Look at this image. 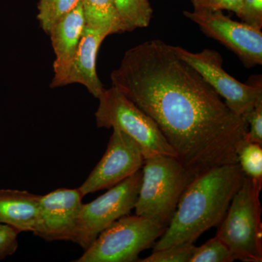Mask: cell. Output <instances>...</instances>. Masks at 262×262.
Masks as SVG:
<instances>
[{
  "instance_id": "cell-16",
  "label": "cell",
  "mask_w": 262,
  "mask_h": 262,
  "mask_svg": "<svg viewBox=\"0 0 262 262\" xmlns=\"http://www.w3.org/2000/svg\"><path fill=\"white\" fill-rule=\"evenodd\" d=\"M126 32L149 25L153 10L149 0H113Z\"/></svg>"
},
{
  "instance_id": "cell-7",
  "label": "cell",
  "mask_w": 262,
  "mask_h": 262,
  "mask_svg": "<svg viewBox=\"0 0 262 262\" xmlns=\"http://www.w3.org/2000/svg\"><path fill=\"white\" fill-rule=\"evenodd\" d=\"M141 180V169L94 201L82 204L74 243L84 251L114 222L130 214L137 201Z\"/></svg>"
},
{
  "instance_id": "cell-20",
  "label": "cell",
  "mask_w": 262,
  "mask_h": 262,
  "mask_svg": "<svg viewBox=\"0 0 262 262\" xmlns=\"http://www.w3.org/2000/svg\"><path fill=\"white\" fill-rule=\"evenodd\" d=\"M196 246L194 244H182L153 251L141 262H189Z\"/></svg>"
},
{
  "instance_id": "cell-19",
  "label": "cell",
  "mask_w": 262,
  "mask_h": 262,
  "mask_svg": "<svg viewBox=\"0 0 262 262\" xmlns=\"http://www.w3.org/2000/svg\"><path fill=\"white\" fill-rule=\"evenodd\" d=\"M232 253L218 237L207 241L200 247H195L189 262H232Z\"/></svg>"
},
{
  "instance_id": "cell-8",
  "label": "cell",
  "mask_w": 262,
  "mask_h": 262,
  "mask_svg": "<svg viewBox=\"0 0 262 262\" xmlns=\"http://www.w3.org/2000/svg\"><path fill=\"white\" fill-rule=\"evenodd\" d=\"M176 53L198 71L213 88L233 113L244 116L262 103V86L244 84L229 75L223 69V59L218 52L211 49L192 53L179 46H172Z\"/></svg>"
},
{
  "instance_id": "cell-24",
  "label": "cell",
  "mask_w": 262,
  "mask_h": 262,
  "mask_svg": "<svg viewBox=\"0 0 262 262\" xmlns=\"http://www.w3.org/2000/svg\"><path fill=\"white\" fill-rule=\"evenodd\" d=\"M194 10H207L212 11L226 10L239 13L243 0H191Z\"/></svg>"
},
{
  "instance_id": "cell-5",
  "label": "cell",
  "mask_w": 262,
  "mask_h": 262,
  "mask_svg": "<svg viewBox=\"0 0 262 262\" xmlns=\"http://www.w3.org/2000/svg\"><path fill=\"white\" fill-rule=\"evenodd\" d=\"M98 99L95 113L98 127L125 133L139 145L144 159L155 155L177 158L156 122L117 88L104 89Z\"/></svg>"
},
{
  "instance_id": "cell-3",
  "label": "cell",
  "mask_w": 262,
  "mask_h": 262,
  "mask_svg": "<svg viewBox=\"0 0 262 262\" xmlns=\"http://www.w3.org/2000/svg\"><path fill=\"white\" fill-rule=\"evenodd\" d=\"M136 215L167 228L179 201L196 177L175 157L155 155L144 159Z\"/></svg>"
},
{
  "instance_id": "cell-13",
  "label": "cell",
  "mask_w": 262,
  "mask_h": 262,
  "mask_svg": "<svg viewBox=\"0 0 262 262\" xmlns=\"http://www.w3.org/2000/svg\"><path fill=\"white\" fill-rule=\"evenodd\" d=\"M106 36L84 27L78 49L76 53L63 86L80 84L87 89L95 98L99 97L104 88L98 78L96 59L98 49Z\"/></svg>"
},
{
  "instance_id": "cell-2",
  "label": "cell",
  "mask_w": 262,
  "mask_h": 262,
  "mask_svg": "<svg viewBox=\"0 0 262 262\" xmlns=\"http://www.w3.org/2000/svg\"><path fill=\"white\" fill-rule=\"evenodd\" d=\"M239 163L226 164L196 176L184 192L170 225L154 251L194 244L206 231L218 227L245 178Z\"/></svg>"
},
{
  "instance_id": "cell-21",
  "label": "cell",
  "mask_w": 262,
  "mask_h": 262,
  "mask_svg": "<svg viewBox=\"0 0 262 262\" xmlns=\"http://www.w3.org/2000/svg\"><path fill=\"white\" fill-rule=\"evenodd\" d=\"M243 117L248 126L246 143H256L262 145V103Z\"/></svg>"
},
{
  "instance_id": "cell-23",
  "label": "cell",
  "mask_w": 262,
  "mask_h": 262,
  "mask_svg": "<svg viewBox=\"0 0 262 262\" xmlns=\"http://www.w3.org/2000/svg\"><path fill=\"white\" fill-rule=\"evenodd\" d=\"M18 234L9 226L0 224V261L14 254L17 251Z\"/></svg>"
},
{
  "instance_id": "cell-11",
  "label": "cell",
  "mask_w": 262,
  "mask_h": 262,
  "mask_svg": "<svg viewBox=\"0 0 262 262\" xmlns=\"http://www.w3.org/2000/svg\"><path fill=\"white\" fill-rule=\"evenodd\" d=\"M82 198L78 188H61L41 195L37 223L33 233L47 242L74 243Z\"/></svg>"
},
{
  "instance_id": "cell-9",
  "label": "cell",
  "mask_w": 262,
  "mask_h": 262,
  "mask_svg": "<svg viewBox=\"0 0 262 262\" xmlns=\"http://www.w3.org/2000/svg\"><path fill=\"white\" fill-rule=\"evenodd\" d=\"M183 13L207 36L233 51L247 67L262 64L261 29L232 20L221 10H185Z\"/></svg>"
},
{
  "instance_id": "cell-10",
  "label": "cell",
  "mask_w": 262,
  "mask_h": 262,
  "mask_svg": "<svg viewBox=\"0 0 262 262\" xmlns=\"http://www.w3.org/2000/svg\"><path fill=\"white\" fill-rule=\"evenodd\" d=\"M144 158L139 145L125 133L114 128L106 151L83 184L82 196L110 189L142 168Z\"/></svg>"
},
{
  "instance_id": "cell-22",
  "label": "cell",
  "mask_w": 262,
  "mask_h": 262,
  "mask_svg": "<svg viewBox=\"0 0 262 262\" xmlns=\"http://www.w3.org/2000/svg\"><path fill=\"white\" fill-rule=\"evenodd\" d=\"M243 22L261 29L262 27V0H243L237 14Z\"/></svg>"
},
{
  "instance_id": "cell-12",
  "label": "cell",
  "mask_w": 262,
  "mask_h": 262,
  "mask_svg": "<svg viewBox=\"0 0 262 262\" xmlns=\"http://www.w3.org/2000/svg\"><path fill=\"white\" fill-rule=\"evenodd\" d=\"M84 27L85 22L81 2L75 9L57 23L49 33L56 55L53 62L54 77L51 82V88L63 86L71 63L78 49Z\"/></svg>"
},
{
  "instance_id": "cell-1",
  "label": "cell",
  "mask_w": 262,
  "mask_h": 262,
  "mask_svg": "<svg viewBox=\"0 0 262 262\" xmlns=\"http://www.w3.org/2000/svg\"><path fill=\"white\" fill-rule=\"evenodd\" d=\"M111 80L156 122L177 159L192 173L237 163L247 122L172 46L151 39L130 48Z\"/></svg>"
},
{
  "instance_id": "cell-14",
  "label": "cell",
  "mask_w": 262,
  "mask_h": 262,
  "mask_svg": "<svg viewBox=\"0 0 262 262\" xmlns=\"http://www.w3.org/2000/svg\"><path fill=\"white\" fill-rule=\"evenodd\" d=\"M41 195L18 189H0V224L20 232H34Z\"/></svg>"
},
{
  "instance_id": "cell-4",
  "label": "cell",
  "mask_w": 262,
  "mask_h": 262,
  "mask_svg": "<svg viewBox=\"0 0 262 262\" xmlns=\"http://www.w3.org/2000/svg\"><path fill=\"white\" fill-rule=\"evenodd\" d=\"M262 182L245 176L228 211L219 225L216 237L229 248L234 260L262 261Z\"/></svg>"
},
{
  "instance_id": "cell-18",
  "label": "cell",
  "mask_w": 262,
  "mask_h": 262,
  "mask_svg": "<svg viewBox=\"0 0 262 262\" xmlns=\"http://www.w3.org/2000/svg\"><path fill=\"white\" fill-rule=\"evenodd\" d=\"M237 163L246 177L262 182V145L244 144L237 154Z\"/></svg>"
},
{
  "instance_id": "cell-15",
  "label": "cell",
  "mask_w": 262,
  "mask_h": 262,
  "mask_svg": "<svg viewBox=\"0 0 262 262\" xmlns=\"http://www.w3.org/2000/svg\"><path fill=\"white\" fill-rule=\"evenodd\" d=\"M85 28L108 36L126 32L113 0H81Z\"/></svg>"
},
{
  "instance_id": "cell-17",
  "label": "cell",
  "mask_w": 262,
  "mask_h": 262,
  "mask_svg": "<svg viewBox=\"0 0 262 262\" xmlns=\"http://www.w3.org/2000/svg\"><path fill=\"white\" fill-rule=\"evenodd\" d=\"M81 3V0H39L37 18L41 28L49 34L51 29Z\"/></svg>"
},
{
  "instance_id": "cell-6",
  "label": "cell",
  "mask_w": 262,
  "mask_h": 262,
  "mask_svg": "<svg viewBox=\"0 0 262 262\" xmlns=\"http://www.w3.org/2000/svg\"><path fill=\"white\" fill-rule=\"evenodd\" d=\"M165 227L130 214L122 216L96 237L75 262H133L160 238Z\"/></svg>"
}]
</instances>
